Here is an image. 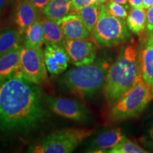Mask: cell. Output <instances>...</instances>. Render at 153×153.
Segmentation results:
<instances>
[{"label": "cell", "mask_w": 153, "mask_h": 153, "mask_svg": "<svg viewBox=\"0 0 153 153\" xmlns=\"http://www.w3.org/2000/svg\"><path fill=\"white\" fill-rule=\"evenodd\" d=\"M39 85L26 79L21 70L0 83V131L27 132L47 116Z\"/></svg>", "instance_id": "cell-1"}, {"label": "cell", "mask_w": 153, "mask_h": 153, "mask_svg": "<svg viewBox=\"0 0 153 153\" xmlns=\"http://www.w3.org/2000/svg\"><path fill=\"white\" fill-rule=\"evenodd\" d=\"M141 76L139 48L135 43L122 47L115 62L108 68L104 94L112 105L127 92Z\"/></svg>", "instance_id": "cell-2"}, {"label": "cell", "mask_w": 153, "mask_h": 153, "mask_svg": "<svg viewBox=\"0 0 153 153\" xmlns=\"http://www.w3.org/2000/svg\"><path fill=\"white\" fill-rule=\"evenodd\" d=\"M108 66L106 61H94L89 65L75 66L62 76L60 82L67 90L85 98L104 88Z\"/></svg>", "instance_id": "cell-3"}, {"label": "cell", "mask_w": 153, "mask_h": 153, "mask_svg": "<svg viewBox=\"0 0 153 153\" xmlns=\"http://www.w3.org/2000/svg\"><path fill=\"white\" fill-rule=\"evenodd\" d=\"M153 99L151 88L142 76L120 98L111 105V119L119 121L136 118L141 114Z\"/></svg>", "instance_id": "cell-4"}, {"label": "cell", "mask_w": 153, "mask_h": 153, "mask_svg": "<svg viewBox=\"0 0 153 153\" xmlns=\"http://www.w3.org/2000/svg\"><path fill=\"white\" fill-rule=\"evenodd\" d=\"M92 36L97 45L104 47L115 46L125 43L131 39L125 19L111 14L106 4H100L99 19Z\"/></svg>", "instance_id": "cell-5"}, {"label": "cell", "mask_w": 153, "mask_h": 153, "mask_svg": "<svg viewBox=\"0 0 153 153\" xmlns=\"http://www.w3.org/2000/svg\"><path fill=\"white\" fill-rule=\"evenodd\" d=\"M94 130L66 128L55 131L32 145L28 152L32 153H70L85 139L94 133Z\"/></svg>", "instance_id": "cell-6"}, {"label": "cell", "mask_w": 153, "mask_h": 153, "mask_svg": "<svg viewBox=\"0 0 153 153\" xmlns=\"http://www.w3.org/2000/svg\"><path fill=\"white\" fill-rule=\"evenodd\" d=\"M20 70L26 79L36 85H41L47 81L48 71L42 47L22 45Z\"/></svg>", "instance_id": "cell-7"}, {"label": "cell", "mask_w": 153, "mask_h": 153, "mask_svg": "<svg viewBox=\"0 0 153 153\" xmlns=\"http://www.w3.org/2000/svg\"><path fill=\"white\" fill-rule=\"evenodd\" d=\"M92 40L66 39L63 46L66 50L70 62L74 66L85 65L94 62L97 49Z\"/></svg>", "instance_id": "cell-8"}, {"label": "cell", "mask_w": 153, "mask_h": 153, "mask_svg": "<svg viewBox=\"0 0 153 153\" xmlns=\"http://www.w3.org/2000/svg\"><path fill=\"white\" fill-rule=\"evenodd\" d=\"M45 101L49 108L59 116L79 122L87 119V110L77 101L53 97H45Z\"/></svg>", "instance_id": "cell-9"}, {"label": "cell", "mask_w": 153, "mask_h": 153, "mask_svg": "<svg viewBox=\"0 0 153 153\" xmlns=\"http://www.w3.org/2000/svg\"><path fill=\"white\" fill-rule=\"evenodd\" d=\"M47 71L51 75H58L66 71L70 60L62 45L46 43L43 50Z\"/></svg>", "instance_id": "cell-10"}, {"label": "cell", "mask_w": 153, "mask_h": 153, "mask_svg": "<svg viewBox=\"0 0 153 153\" xmlns=\"http://www.w3.org/2000/svg\"><path fill=\"white\" fill-rule=\"evenodd\" d=\"M60 26L65 39L93 40L92 34L85 24L74 14H70L57 22Z\"/></svg>", "instance_id": "cell-11"}, {"label": "cell", "mask_w": 153, "mask_h": 153, "mask_svg": "<svg viewBox=\"0 0 153 153\" xmlns=\"http://www.w3.org/2000/svg\"><path fill=\"white\" fill-rule=\"evenodd\" d=\"M139 60L141 76L153 94V36L145 38L142 48H139Z\"/></svg>", "instance_id": "cell-12"}, {"label": "cell", "mask_w": 153, "mask_h": 153, "mask_svg": "<svg viewBox=\"0 0 153 153\" xmlns=\"http://www.w3.org/2000/svg\"><path fill=\"white\" fill-rule=\"evenodd\" d=\"M38 11L29 0H18L15 22L21 33H24L30 25L39 19Z\"/></svg>", "instance_id": "cell-13"}, {"label": "cell", "mask_w": 153, "mask_h": 153, "mask_svg": "<svg viewBox=\"0 0 153 153\" xmlns=\"http://www.w3.org/2000/svg\"><path fill=\"white\" fill-rule=\"evenodd\" d=\"M22 45L16 49L0 55V83L20 71Z\"/></svg>", "instance_id": "cell-14"}, {"label": "cell", "mask_w": 153, "mask_h": 153, "mask_svg": "<svg viewBox=\"0 0 153 153\" xmlns=\"http://www.w3.org/2000/svg\"><path fill=\"white\" fill-rule=\"evenodd\" d=\"M125 137L120 128L110 130L101 133L96 137L92 148L94 152H107Z\"/></svg>", "instance_id": "cell-15"}, {"label": "cell", "mask_w": 153, "mask_h": 153, "mask_svg": "<svg viewBox=\"0 0 153 153\" xmlns=\"http://www.w3.org/2000/svg\"><path fill=\"white\" fill-rule=\"evenodd\" d=\"M72 11L71 0H51L42 11L48 18L57 22L72 14Z\"/></svg>", "instance_id": "cell-16"}, {"label": "cell", "mask_w": 153, "mask_h": 153, "mask_svg": "<svg viewBox=\"0 0 153 153\" xmlns=\"http://www.w3.org/2000/svg\"><path fill=\"white\" fill-rule=\"evenodd\" d=\"M41 20L44 30L45 43L63 45L66 39L57 23L45 16L41 18Z\"/></svg>", "instance_id": "cell-17"}, {"label": "cell", "mask_w": 153, "mask_h": 153, "mask_svg": "<svg viewBox=\"0 0 153 153\" xmlns=\"http://www.w3.org/2000/svg\"><path fill=\"white\" fill-rule=\"evenodd\" d=\"M23 45L29 47H42L45 43V36L41 18L34 22L24 33Z\"/></svg>", "instance_id": "cell-18"}, {"label": "cell", "mask_w": 153, "mask_h": 153, "mask_svg": "<svg viewBox=\"0 0 153 153\" xmlns=\"http://www.w3.org/2000/svg\"><path fill=\"white\" fill-rule=\"evenodd\" d=\"M126 24L132 33L141 34L147 25V13L143 8H132L126 18Z\"/></svg>", "instance_id": "cell-19"}, {"label": "cell", "mask_w": 153, "mask_h": 153, "mask_svg": "<svg viewBox=\"0 0 153 153\" xmlns=\"http://www.w3.org/2000/svg\"><path fill=\"white\" fill-rule=\"evenodd\" d=\"M22 35L19 30L13 28L0 30V55L20 47Z\"/></svg>", "instance_id": "cell-20"}, {"label": "cell", "mask_w": 153, "mask_h": 153, "mask_svg": "<svg viewBox=\"0 0 153 153\" xmlns=\"http://www.w3.org/2000/svg\"><path fill=\"white\" fill-rule=\"evenodd\" d=\"M100 4H94L77 11H72V14L79 16L87 28L92 34L99 19Z\"/></svg>", "instance_id": "cell-21"}, {"label": "cell", "mask_w": 153, "mask_h": 153, "mask_svg": "<svg viewBox=\"0 0 153 153\" xmlns=\"http://www.w3.org/2000/svg\"><path fill=\"white\" fill-rule=\"evenodd\" d=\"M111 153H146L148 151L140 147L131 140L123 138L114 148L107 151Z\"/></svg>", "instance_id": "cell-22"}, {"label": "cell", "mask_w": 153, "mask_h": 153, "mask_svg": "<svg viewBox=\"0 0 153 153\" xmlns=\"http://www.w3.org/2000/svg\"><path fill=\"white\" fill-rule=\"evenodd\" d=\"M106 6L109 12L114 16L122 19H126L127 18L128 12L123 5L114 2L111 0L106 4Z\"/></svg>", "instance_id": "cell-23"}, {"label": "cell", "mask_w": 153, "mask_h": 153, "mask_svg": "<svg viewBox=\"0 0 153 153\" xmlns=\"http://www.w3.org/2000/svg\"><path fill=\"white\" fill-rule=\"evenodd\" d=\"M153 36V6L147 12V25L145 30V38Z\"/></svg>", "instance_id": "cell-24"}, {"label": "cell", "mask_w": 153, "mask_h": 153, "mask_svg": "<svg viewBox=\"0 0 153 153\" xmlns=\"http://www.w3.org/2000/svg\"><path fill=\"white\" fill-rule=\"evenodd\" d=\"M73 11H77L97 3V0H71Z\"/></svg>", "instance_id": "cell-25"}, {"label": "cell", "mask_w": 153, "mask_h": 153, "mask_svg": "<svg viewBox=\"0 0 153 153\" xmlns=\"http://www.w3.org/2000/svg\"><path fill=\"white\" fill-rule=\"evenodd\" d=\"M32 4L35 6V7L38 11H43L45 7L51 0H29Z\"/></svg>", "instance_id": "cell-26"}, {"label": "cell", "mask_w": 153, "mask_h": 153, "mask_svg": "<svg viewBox=\"0 0 153 153\" xmlns=\"http://www.w3.org/2000/svg\"><path fill=\"white\" fill-rule=\"evenodd\" d=\"M132 8H143V0H128Z\"/></svg>", "instance_id": "cell-27"}, {"label": "cell", "mask_w": 153, "mask_h": 153, "mask_svg": "<svg viewBox=\"0 0 153 153\" xmlns=\"http://www.w3.org/2000/svg\"><path fill=\"white\" fill-rule=\"evenodd\" d=\"M143 9L148 10L153 6V0H143Z\"/></svg>", "instance_id": "cell-28"}, {"label": "cell", "mask_w": 153, "mask_h": 153, "mask_svg": "<svg viewBox=\"0 0 153 153\" xmlns=\"http://www.w3.org/2000/svg\"><path fill=\"white\" fill-rule=\"evenodd\" d=\"M7 1H8V0H0V15L1 14L3 10L4 9Z\"/></svg>", "instance_id": "cell-29"}, {"label": "cell", "mask_w": 153, "mask_h": 153, "mask_svg": "<svg viewBox=\"0 0 153 153\" xmlns=\"http://www.w3.org/2000/svg\"><path fill=\"white\" fill-rule=\"evenodd\" d=\"M111 1H114V2L123 5V6H126V8H128V0H111Z\"/></svg>", "instance_id": "cell-30"}, {"label": "cell", "mask_w": 153, "mask_h": 153, "mask_svg": "<svg viewBox=\"0 0 153 153\" xmlns=\"http://www.w3.org/2000/svg\"><path fill=\"white\" fill-rule=\"evenodd\" d=\"M148 134H149V136H150V139L153 140V121H152V123H151L150 128H149Z\"/></svg>", "instance_id": "cell-31"}, {"label": "cell", "mask_w": 153, "mask_h": 153, "mask_svg": "<svg viewBox=\"0 0 153 153\" xmlns=\"http://www.w3.org/2000/svg\"><path fill=\"white\" fill-rule=\"evenodd\" d=\"M107 1H108V0H97V3L96 4H101L106 2Z\"/></svg>", "instance_id": "cell-32"}]
</instances>
